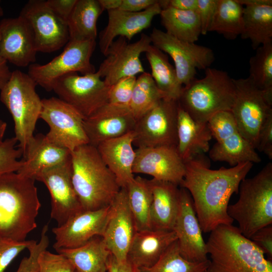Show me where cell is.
I'll return each mask as SVG.
<instances>
[{"instance_id": "cell-54", "label": "cell", "mask_w": 272, "mask_h": 272, "mask_svg": "<svg viewBox=\"0 0 272 272\" xmlns=\"http://www.w3.org/2000/svg\"><path fill=\"white\" fill-rule=\"evenodd\" d=\"M99 2L104 10L109 11L118 9L122 0H99Z\"/></svg>"}, {"instance_id": "cell-2", "label": "cell", "mask_w": 272, "mask_h": 272, "mask_svg": "<svg viewBox=\"0 0 272 272\" xmlns=\"http://www.w3.org/2000/svg\"><path fill=\"white\" fill-rule=\"evenodd\" d=\"M35 180L17 172L0 175V236L26 240L37 227L41 203Z\"/></svg>"}, {"instance_id": "cell-31", "label": "cell", "mask_w": 272, "mask_h": 272, "mask_svg": "<svg viewBox=\"0 0 272 272\" xmlns=\"http://www.w3.org/2000/svg\"><path fill=\"white\" fill-rule=\"evenodd\" d=\"M104 11L99 0H77L66 23L69 40H96L97 22Z\"/></svg>"}, {"instance_id": "cell-44", "label": "cell", "mask_w": 272, "mask_h": 272, "mask_svg": "<svg viewBox=\"0 0 272 272\" xmlns=\"http://www.w3.org/2000/svg\"><path fill=\"white\" fill-rule=\"evenodd\" d=\"M35 240L15 241L0 236V272H4L12 261Z\"/></svg>"}, {"instance_id": "cell-25", "label": "cell", "mask_w": 272, "mask_h": 272, "mask_svg": "<svg viewBox=\"0 0 272 272\" xmlns=\"http://www.w3.org/2000/svg\"><path fill=\"white\" fill-rule=\"evenodd\" d=\"M176 240L177 237L173 231L151 229L136 232L126 260L139 269L150 267Z\"/></svg>"}, {"instance_id": "cell-52", "label": "cell", "mask_w": 272, "mask_h": 272, "mask_svg": "<svg viewBox=\"0 0 272 272\" xmlns=\"http://www.w3.org/2000/svg\"><path fill=\"white\" fill-rule=\"evenodd\" d=\"M107 272H140L127 260L124 262L117 261L111 254L107 263Z\"/></svg>"}, {"instance_id": "cell-42", "label": "cell", "mask_w": 272, "mask_h": 272, "mask_svg": "<svg viewBox=\"0 0 272 272\" xmlns=\"http://www.w3.org/2000/svg\"><path fill=\"white\" fill-rule=\"evenodd\" d=\"M38 272H75V267L64 255L43 251L38 259Z\"/></svg>"}, {"instance_id": "cell-24", "label": "cell", "mask_w": 272, "mask_h": 272, "mask_svg": "<svg viewBox=\"0 0 272 272\" xmlns=\"http://www.w3.org/2000/svg\"><path fill=\"white\" fill-rule=\"evenodd\" d=\"M71 152L50 141L46 134L38 133L34 135L28 143L23 155L22 165L17 172L35 180L44 170L68 159Z\"/></svg>"}, {"instance_id": "cell-16", "label": "cell", "mask_w": 272, "mask_h": 272, "mask_svg": "<svg viewBox=\"0 0 272 272\" xmlns=\"http://www.w3.org/2000/svg\"><path fill=\"white\" fill-rule=\"evenodd\" d=\"M35 180L43 182L51 197V218L57 226L82 211L72 181L71 159L42 171Z\"/></svg>"}, {"instance_id": "cell-35", "label": "cell", "mask_w": 272, "mask_h": 272, "mask_svg": "<svg viewBox=\"0 0 272 272\" xmlns=\"http://www.w3.org/2000/svg\"><path fill=\"white\" fill-rule=\"evenodd\" d=\"M125 188L137 232L151 230L153 196L149 180L134 177Z\"/></svg>"}, {"instance_id": "cell-15", "label": "cell", "mask_w": 272, "mask_h": 272, "mask_svg": "<svg viewBox=\"0 0 272 272\" xmlns=\"http://www.w3.org/2000/svg\"><path fill=\"white\" fill-rule=\"evenodd\" d=\"M33 30L37 52L50 53L65 46L70 39L67 23L47 6L46 1L30 0L20 15Z\"/></svg>"}, {"instance_id": "cell-57", "label": "cell", "mask_w": 272, "mask_h": 272, "mask_svg": "<svg viewBox=\"0 0 272 272\" xmlns=\"http://www.w3.org/2000/svg\"><path fill=\"white\" fill-rule=\"evenodd\" d=\"M75 272H79V271L76 270Z\"/></svg>"}, {"instance_id": "cell-51", "label": "cell", "mask_w": 272, "mask_h": 272, "mask_svg": "<svg viewBox=\"0 0 272 272\" xmlns=\"http://www.w3.org/2000/svg\"><path fill=\"white\" fill-rule=\"evenodd\" d=\"M162 10L171 8L182 11L196 10L197 0H160L158 1Z\"/></svg>"}, {"instance_id": "cell-1", "label": "cell", "mask_w": 272, "mask_h": 272, "mask_svg": "<svg viewBox=\"0 0 272 272\" xmlns=\"http://www.w3.org/2000/svg\"><path fill=\"white\" fill-rule=\"evenodd\" d=\"M203 156L185 162V173L180 186L190 193L202 232L207 233L220 225H232L234 221L227 212L230 199L238 192L253 163L213 170Z\"/></svg>"}, {"instance_id": "cell-22", "label": "cell", "mask_w": 272, "mask_h": 272, "mask_svg": "<svg viewBox=\"0 0 272 272\" xmlns=\"http://www.w3.org/2000/svg\"><path fill=\"white\" fill-rule=\"evenodd\" d=\"M110 206L94 211H81L69 218L64 224L52 229L55 242L53 247L75 248L93 237L102 236L108 219Z\"/></svg>"}, {"instance_id": "cell-26", "label": "cell", "mask_w": 272, "mask_h": 272, "mask_svg": "<svg viewBox=\"0 0 272 272\" xmlns=\"http://www.w3.org/2000/svg\"><path fill=\"white\" fill-rule=\"evenodd\" d=\"M133 131L100 143L96 148L104 163L113 173L120 187L134 178L132 167L135 157Z\"/></svg>"}, {"instance_id": "cell-4", "label": "cell", "mask_w": 272, "mask_h": 272, "mask_svg": "<svg viewBox=\"0 0 272 272\" xmlns=\"http://www.w3.org/2000/svg\"><path fill=\"white\" fill-rule=\"evenodd\" d=\"M208 272H272V261L238 227L221 225L206 242Z\"/></svg>"}, {"instance_id": "cell-14", "label": "cell", "mask_w": 272, "mask_h": 272, "mask_svg": "<svg viewBox=\"0 0 272 272\" xmlns=\"http://www.w3.org/2000/svg\"><path fill=\"white\" fill-rule=\"evenodd\" d=\"M127 41L122 36L114 40L104 55L106 58L96 72L101 78H104L108 87H111L122 78L145 72L140 56L151 45L150 36L142 34L140 39L134 42Z\"/></svg>"}, {"instance_id": "cell-53", "label": "cell", "mask_w": 272, "mask_h": 272, "mask_svg": "<svg viewBox=\"0 0 272 272\" xmlns=\"http://www.w3.org/2000/svg\"><path fill=\"white\" fill-rule=\"evenodd\" d=\"M12 72L8 62L0 55V91L9 80Z\"/></svg>"}, {"instance_id": "cell-33", "label": "cell", "mask_w": 272, "mask_h": 272, "mask_svg": "<svg viewBox=\"0 0 272 272\" xmlns=\"http://www.w3.org/2000/svg\"><path fill=\"white\" fill-rule=\"evenodd\" d=\"M151 69V76L167 98L178 101L183 86L178 81L175 69L163 51L151 45L145 52Z\"/></svg>"}, {"instance_id": "cell-37", "label": "cell", "mask_w": 272, "mask_h": 272, "mask_svg": "<svg viewBox=\"0 0 272 272\" xmlns=\"http://www.w3.org/2000/svg\"><path fill=\"white\" fill-rule=\"evenodd\" d=\"M164 98H167L166 95L158 88L151 75L145 72L137 78L128 107L137 120Z\"/></svg>"}, {"instance_id": "cell-5", "label": "cell", "mask_w": 272, "mask_h": 272, "mask_svg": "<svg viewBox=\"0 0 272 272\" xmlns=\"http://www.w3.org/2000/svg\"><path fill=\"white\" fill-rule=\"evenodd\" d=\"M202 78L183 86L179 106L196 122L208 123L215 114L231 111L235 98L233 79L223 70L208 67Z\"/></svg>"}, {"instance_id": "cell-6", "label": "cell", "mask_w": 272, "mask_h": 272, "mask_svg": "<svg viewBox=\"0 0 272 272\" xmlns=\"http://www.w3.org/2000/svg\"><path fill=\"white\" fill-rule=\"evenodd\" d=\"M238 192V200L228 206L227 212L241 234L250 239L259 229L272 225V163L243 179Z\"/></svg>"}, {"instance_id": "cell-10", "label": "cell", "mask_w": 272, "mask_h": 272, "mask_svg": "<svg viewBox=\"0 0 272 272\" xmlns=\"http://www.w3.org/2000/svg\"><path fill=\"white\" fill-rule=\"evenodd\" d=\"M177 101L164 98L136 121L133 145L137 148L177 147Z\"/></svg>"}, {"instance_id": "cell-12", "label": "cell", "mask_w": 272, "mask_h": 272, "mask_svg": "<svg viewBox=\"0 0 272 272\" xmlns=\"http://www.w3.org/2000/svg\"><path fill=\"white\" fill-rule=\"evenodd\" d=\"M152 45L173 59L179 83L185 86L195 78L196 70H205L213 63V50L207 46L180 40L157 28L149 36Z\"/></svg>"}, {"instance_id": "cell-28", "label": "cell", "mask_w": 272, "mask_h": 272, "mask_svg": "<svg viewBox=\"0 0 272 272\" xmlns=\"http://www.w3.org/2000/svg\"><path fill=\"white\" fill-rule=\"evenodd\" d=\"M212 137L208 123L196 122L178 104L176 149L184 162L208 152Z\"/></svg>"}, {"instance_id": "cell-3", "label": "cell", "mask_w": 272, "mask_h": 272, "mask_svg": "<svg viewBox=\"0 0 272 272\" xmlns=\"http://www.w3.org/2000/svg\"><path fill=\"white\" fill-rule=\"evenodd\" d=\"M71 159L72 183L82 210L109 206L121 187L96 147L80 146L71 152Z\"/></svg>"}, {"instance_id": "cell-18", "label": "cell", "mask_w": 272, "mask_h": 272, "mask_svg": "<svg viewBox=\"0 0 272 272\" xmlns=\"http://www.w3.org/2000/svg\"><path fill=\"white\" fill-rule=\"evenodd\" d=\"M182 256L191 262L208 260L202 230L192 197L184 188H180L179 209L173 228Z\"/></svg>"}, {"instance_id": "cell-19", "label": "cell", "mask_w": 272, "mask_h": 272, "mask_svg": "<svg viewBox=\"0 0 272 272\" xmlns=\"http://www.w3.org/2000/svg\"><path fill=\"white\" fill-rule=\"evenodd\" d=\"M37 52L30 24L19 15L0 22V55L18 67H26L36 61Z\"/></svg>"}, {"instance_id": "cell-21", "label": "cell", "mask_w": 272, "mask_h": 272, "mask_svg": "<svg viewBox=\"0 0 272 272\" xmlns=\"http://www.w3.org/2000/svg\"><path fill=\"white\" fill-rule=\"evenodd\" d=\"M136 121L128 106L108 103L85 118L83 126L89 144L96 147L104 141L133 131Z\"/></svg>"}, {"instance_id": "cell-17", "label": "cell", "mask_w": 272, "mask_h": 272, "mask_svg": "<svg viewBox=\"0 0 272 272\" xmlns=\"http://www.w3.org/2000/svg\"><path fill=\"white\" fill-rule=\"evenodd\" d=\"M136 232L126 189L121 187L110 205L108 219L101 236L111 254L117 261H126L127 252Z\"/></svg>"}, {"instance_id": "cell-56", "label": "cell", "mask_w": 272, "mask_h": 272, "mask_svg": "<svg viewBox=\"0 0 272 272\" xmlns=\"http://www.w3.org/2000/svg\"><path fill=\"white\" fill-rule=\"evenodd\" d=\"M4 14L3 8L1 5V1H0V17L3 16Z\"/></svg>"}, {"instance_id": "cell-45", "label": "cell", "mask_w": 272, "mask_h": 272, "mask_svg": "<svg viewBox=\"0 0 272 272\" xmlns=\"http://www.w3.org/2000/svg\"><path fill=\"white\" fill-rule=\"evenodd\" d=\"M135 76L127 77L119 80L111 87L108 103L128 106L136 82Z\"/></svg>"}, {"instance_id": "cell-43", "label": "cell", "mask_w": 272, "mask_h": 272, "mask_svg": "<svg viewBox=\"0 0 272 272\" xmlns=\"http://www.w3.org/2000/svg\"><path fill=\"white\" fill-rule=\"evenodd\" d=\"M47 231L48 225H45L42 228L39 241L37 242L36 241L28 248L29 256L22 259L16 272H38V257L43 251L46 250L49 245Z\"/></svg>"}, {"instance_id": "cell-29", "label": "cell", "mask_w": 272, "mask_h": 272, "mask_svg": "<svg viewBox=\"0 0 272 272\" xmlns=\"http://www.w3.org/2000/svg\"><path fill=\"white\" fill-rule=\"evenodd\" d=\"M56 251L66 257L79 272H107L111 253L101 236L94 237L77 248Z\"/></svg>"}, {"instance_id": "cell-27", "label": "cell", "mask_w": 272, "mask_h": 272, "mask_svg": "<svg viewBox=\"0 0 272 272\" xmlns=\"http://www.w3.org/2000/svg\"><path fill=\"white\" fill-rule=\"evenodd\" d=\"M149 182L153 196L151 229L173 231L179 209L180 189L168 182L152 179Z\"/></svg>"}, {"instance_id": "cell-23", "label": "cell", "mask_w": 272, "mask_h": 272, "mask_svg": "<svg viewBox=\"0 0 272 272\" xmlns=\"http://www.w3.org/2000/svg\"><path fill=\"white\" fill-rule=\"evenodd\" d=\"M162 9L158 2L148 9L137 13L119 9L107 11L108 23L99 35V46L101 52L105 55L108 48L118 36L130 41L143 30L149 28L153 18L160 15Z\"/></svg>"}, {"instance_id": "cell-38", "label": "cell", "mask_w": 272, "mask_h": 272, "mask_svg": "<svg viewBox=\"0 0 272 272\" xmlns=\"http://www.w3.org/2000/svg\"><path fill=\"white\" fill-rule=\"evenodd\" d=\"M249 61L248 77L272 102V41L258 47Z\"/></svg>"}, {"instance_id": "cell-47", "label": "cell", "mask_w": 272, "mask_h": 272, "mask_svg": "<svg viewBox=\"0 0 272 272\" xmlns=\"http://www.w3.org/2000/svg\"><path fill=\"white\" fill-rule=\"evenodd\" d=\"M256 149L272 159V114L267 117L260 129Z\"/></svg>"}, {"instance_id": "cell-8", "label": "cell", "mask_w": 272, "mask_h": 272, "mask_svg": "<svg viewBox=\"0 0 272 272\" xmlns=\"http://www.w3.org/2000/svg\"><path fill=\"white\" fill-rule=\"evenodd\" d=\"M96 46L95 40H69L59 55L44 64H30L27 74L37 85L46 91H52L55 82L63 76L73 73L84 75L96 72L90 60Z\"/></svg>"}, {"instance_id": "cell-46", "label": "cell", "mask_w": 272, "mask_h": 272, "mask_svg": "<svg viewBox=\"0 0 272 272\" xmlns=\"http://www.w3.org/2000/svg\"><path fill=\"white\" fill-rule=\"evenodd\" d=\"M217 4V0H197L196 11L200 21L201 34L203 35L210 32Z\"/></svg>"}, {"instance_id": "cell-7", "label": "cell", "mask_w": 272, "mask_h": 272, "mask_svg": "<svg viewBox=\"0 0 272 272\" xmlns=\"http://www.w3.org/2000/svg\"><path fill=\"white\" fill-rule=\"evenodd\" d=\"M37 84L20 70L12 71L0 91V100L11 113L14 123L15 138L23 155L34 132L42 109V99L36 92Z\"/></svg>"}, {"instance_id": "cell-48", "label": "cell", "mask_w": 272, "mask_h": 272, "mask_svg": "<svg viewBox=\"0 0 272 272\" xmlns=\"http://www.w3.org/2000/svg\"><path fill=\"white\" fill-rule=\"evenodd\" d=\"M250 239L266 255L272 259V225H269L257 230Z\"/></svg>"}, {"instance_id": "cell-30", "label": "cell", "mask_w": 272, "mask_h": 272, "mask_svg": "<svg viewBox=\"0 0 272 272\" xmlns=\"http://www.w3.org/2000/svg\"><path fill=\"white\" fill-rule=\"evenodd\" d=\"M243 39L251 41L254 50L272 41V1L244 7Z\"/></svg>"}, {"instance_id": "cell-9", "label": "cell", "mask_w": 272, "mask_h": 272, "mask_svg": "<svg viewBox=\"0 0 272 272\" xmlns=\"http://www.w3.org/2000/svg\"><path fill=\"white\" fill-rule=\"evenodd\" d=\"M233 82L235 98L230 111L240 133L256 150L260 129L272 114V102L249 77Z\"/></svg>"}, {"instance_id": "cell-34", "label": "cell", "mask_w": 272, "mask_h": 272, "mask_svg": "<svg viewBox=\"0 0 272 272\" xmlns=\"http://www.w3.org/2000/svg\"><path fill=\"white\" fill-rule=\"evenodd\" d=\"M161 23L169 35L183 41L195 43L201 34L196 10L182 11L168 8L160 14Z\"/></svg>"}, {"instance_id": "cell-32", "label": "cell", "mask_w": 272, "mask_h": 272, "mask_svg": "<svg viewBox=\"0 0 272 272\" xmlns=\"http://www.w3.org/2000/svg\"><path fill=\"white\" fill-rule=\"evenodd\" d=\"M209 156L214 161L226 162L232 167L242 163L261 161L255 149L239 131L217 141L210 150Z\"/></svg>"}, {"instance_id": "cell-50", "label": "cell", "mask_w": 272, "mask_h": 272, "mask_svg": "<svg viewBox=\"0 0 272 272\" xmlns=\"http://www.w3.org/2000/svg\"><path fill=\"white\" fill-rule=\"evenodd\" d=\"M157 0H122L118 9L132 13L144 11L156 4Z\"/></svg>"}, {"instance_id": "cell-11", "label": "cell", "mask_w": 272, "mask_h": 272, "mask_svg": "<svg viewBox=\"0 0 272 272\" xmlns=\"http://www.w3.org/2000/svg\"><path fill=\"white\" fill-rule=\"evenodd\" d=\"M110 88L96 72L81 76L73 73L58 79L52 91L85 119L108 103Z\"/></svg>"}, {"instance_id": "cell-20", "label": "cell", "mask_w": 272, "mask_h": 272, "mask_svg": "<svg viewBox=\"0 0 272 272\" xmlns=\"http://www.w3.org/2000/svg\"><path fill=\"white\" fill-rule=\"evenodd\" d=\"M133 173L147 174L152 179L180 185L185 173L184 161L176 147L137 148Z\"/></svg>"}, {"instance_id": "cell-36", "label": "cell", "mask_w": 272, "mask_h": 272, "mask_svg": "<svg viewBox=\"0 0 272 272\" xmlns=\"http://www.w3.org/2000/svg\"><path fill=\"white\" fill-rule=\"evenodd\" d=\"M244 6L237 0H217L210 32H216L226 39L234 40L243 31Z\"/></svg>"}, {"instance_id": "cell-49", "label": "cell", "mask_w": 272, "mask_h": 272, "mask_svg": "<svg viewBox=\"0 0 272 272\" xmlns=\"http://www.w3.org/2000/svg\"><path fill=\"white\" fill-rule=\"evenodd\" d=\"M77 0H47L48 7L60 19L67 23Z\"/></svg>"}, {"instance_id": "cell-41", "label": "cell", "mask_w": 272, "mask_h": 272, "mask_svg": "<svg viewBox=\"0 0 272 272\" xmlns=\"http://www.w3.org/2000/svg\"><path fill=\"white\" fill-rule=\"evenodd\" d=\"M212 137L217 141L238 131L234 117L230 111L220 112L208 121Z\"/></svg>"}, {"instance_id": "cell-55", "label": "cell", "mask_w": 272, "mask_h": 272, "mask_svg": "<svg viewBox=\"0 0 272 272\" xmlns=\"http://www.w3.org/2000/svg\"><path fill=\"white\" fill-rule=\"evenodd\" d=\"M7 123L0 119V145L3 142L4 135L7 129Z\"/></svg>"}, {"instance_id": "cell-13", "label": "cell", "mask_w": 272, "mask_h": 272, "mask_svg": "<svg viewBox=\"0 0 272 272\" xmlns=\"http://www.w3.org/2000/svg\"><path fill=\"white\" fill-rule=\"evenodd\" d=\"M39 118L48 124L49 129L46 135L54 144L71 152L89 144L83 126L84 118L59 98L42 99Z\"/></svg>"}, {"instance_id": "cell-39", "label": "cell", "mask_w": 272, "mask_h": 272, "mask_svg": "<svg viewBox=\"0 0 272 272\" xmlns=\"http://www.w3.org/2000/svg\"><path fill=\"white\" fill-rule=\"evenodd\" d=\"M209 260L189 261L181 255L178 242L174 241L152 266L140 272H208Z\"/></svg>"}, {"instance_id": "cell-40", "label": "cell", "mask_w": 272, "mask_h": 272, "mask_svg": "<svg viewBox=\"0 0 272 272\" xmlns=\"http://www.w3.org/2000/svg\"><path fill=\"white\" fill-rule=\"evenodd\" d=\"M18 142L15 137L8 138L0 145V175L17 172L20 168L23 156L22 150L17 148Z\"/></svg>"}]
</instances>
